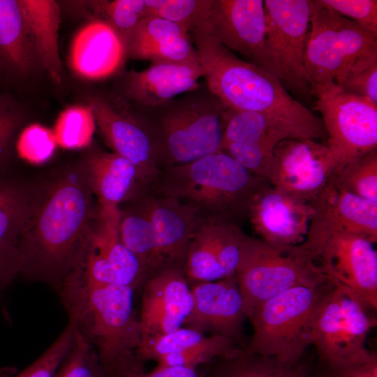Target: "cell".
<instances>
[{
	"label": "cell",
	"mask_w": 377,
	"mask_h": 377,
	"mask_svg": "<svg viewBox=\"0 0 377 377\" xmlns=\"http://www.w3.org/2000/svg\"><path fill=\"white\" fill-rule=\"evenodd\" d=\"M80 160L31 184L28 213L18 237V276L57 292L84 262L98 208Z\"/></svg>",
	"instance_id": "6da1fadb"
},
{
	"label": "cell",
	"mask_w": 377,
	"mask_h": 377,
	"mask_svg": "<svg viewBox=\"0 0 377 377\" xmlns=\"http://www.w3.org/2000/svg\"><path fill=\"white\" fill-rule=\"evenodd\" d=\"M189 35L210 94L227 109L274 117L297 140H327L321 118L290 96L269 71L240 59L202 25Z\"/></svg>",
	"instance_id": "7a4b0ae2"
},
{
	"label": "cell",
	"mask_w": 377,
	"mask_h": 377,
	"mask_svg": "<svg viewBox=\"0 0 377 377\" xmlns=\"http://www.w3.org/2000/svg\"><path fill=\"white\" fill-rule=\"evenodd\" d=\"M135 290L124 286H96L69 276L58 292L69 321L96 350L107 377L144 371L137 357L141 345Z\"/></svg>",
	"instance_id": "3957f363"
},
{
	"label": "cell",
	"mask_w": 377,
	"mask_h": 377,
	"mask_svg": "<svg viewBox=\"0 0 377 377\" xmlns=\"http://www.w3.org/2000/svg\"><path fill=\"white\" fill-rule=\"evenodd\" d=\"M154 193L173 198L202 219L237 224L247 217L254 198L271 184L247 171L223 151L161 170Z\"/></svg>",
	"instance_id": "277c9868"
},
{
	"label": "cell",
	"mask_w": 377,
	"mask_h": 377,
	"mask_svg": "<svg viewBox=\"0 0 377 377\" xmlns=\"http://www.w3.org/2000/svg\"><path fill=\"white\" fill-rule=\"evenodd\" d=\"M235 276L247 318L260 304L290 288L329 281L302 244L276 246L246 234Z\"/></svg>",
	"instance_id": "5b68a950"
},
{
	"label": "cell",
	"mask_w": 377,
	"mask_h": 377,
	"mask_svg": "<svg viewBox=\"0 0 377 377\" xmlns=\"http://www.w3.org/2000/svg\"><path fill=\"white\" fill-rule=\"evenodd\" d=\"M310 27L304 64L311 88L377 61V34L309 0Z\"/></svg>",
	"instance_id": "8992f818"
},
{
	"label": "cell",
	"mask_w": 377,
	"mask_h": 377,
	"mask_svg": "<svg viewBox=\"0 0 377 377\" xmlns=\"http://www.w3.org/2000/svg\"><path fill=\"white\" fill-rule=\"evenodd\" d=\"M332 283L290 288L260 304L249 319L253 334L244 350L294 363L310 344L311 323Z\"/></svg>",
	"instance_id": "52a82bcc"
},
{
	"label": "cell",
	"mask_w": 377,
	"mask_h": 377,
	"mask_svg": "<svg viewBox=\"0 0 377 377\" xmlns=\"http://www.w3.org/2000/svg\"><path fill=\"white\" fill-rule=\"evenodd\" d=\"M226 110L212 94L193 97L174 104L156 124L145 125L158 167L162 170L221 150Z\"/></svg>",
	"instance_id": "ba28073f"
},
{
	"label": "cell",
	"mask_w": 377,
	"mask_h": 377,
	"mask_svg": "<svg viewBox=\"0 0 377 377\" xmlns=\"http://www.w3.org/2000/svg\"><path fill=\"white\" fill-rule=\"evenodd\" d=\"M370 309L353 292L332 283L311 327L310 344L316 348L320 368L356 360L369 354L366 339L376 325V318L368 313Z\"/></svg>",
	"instance_id": "9c48e42d"
},
{
	"label": "cell",
	"mask_w": 377,
	"mask_h": 377,
	"mask_svg": "<svg viewBox=\"0 0 377 377\" xmlns=\"http://www.w3.org/2000/svg\"><path fill=\"white\" fill-rule=\"evenodd\" d=\"M264 68L288 91L313 96L304 56L310 27L309 0H265Z\"/></svg>",
	"instance_id": "30bf717a"
},
{
	"label": "cell",
	"mask_w": 377,
	"mask_h": 377,
	"mask_svg": "<svg viewBox=\"0 0 377 377\" xmlns=\"http://www.w3.org/2000/svg\"><path fill=\"white\" fill-rule=\"evenodd\" d=\"M312 91L338 168L377 149L376 105L334 82L314 85Z\"/></svg>",
	"instance_id": "8fae6325"
},
{
	"label": "cell",
	"mask_w": 377,
	"mask_h": 377,
	"mask_svg": "<svg viewBox=\"0 0 377 377\" xmlns=\"http://www.w3.org/2000/svg\"><path fill=\"white\" fill-rule=\"evenodd\" d=\"M303 246L328 280L353 292L373 311L377 309V252L374 243L353 234L309 235Z\"/></svg>",
	"instance_id": "7c38bea8"
},
{
	"label": "cell",
	"mask_w": 377,
	"mask_h": 377,
	"mask_svg": "<svg viewBox=\"0 0 377 377\" xmlns=\"http://www.w3.org/2000/svg\"><path fill=\"white\" fill-rule=\"evenodd\" d=\"M269 182L275 188L312 203L338 168L326 142L286 139L274 150Z\"/></svg>",
	"instance_id": "4fadbf2b"
},
{
	"label": "cell",
	"mask_w": 377,
	"mask_h": 377,
	"mask_svg": "<svg viewBox=\"0 0 377 377\" xmlns=\"http://www.w3.org/2000/svg\"><path fill=\"white\" fill-rule=\"evenodd\" d=\"M120 218L119 208L98 207L91 247L83 264L72 275L91 285L124 286L134 290L142 287L145 280L140 264L120 238Z\"/></svg>",
	"instance_id": "5bb4252c"
},
{
	"label": "cell",
	"mask_w": 377,
	"mask_h": 377,
	"mask_svg": "<svg viewBox=\"0 0 377 377\" xmlns=\"http://www.w3.org/2000/svg\"><path fill=\"white\" fill-rule=\"evenodd\" d=\"M244 235L235 223L220 219L202 220L186 252L184 272L189 284L234 276Z\"/></svg>",
	"instance_id": "9a60e30c"
},
{
	"label": "cell",
	"mask_w": 377,
	"mask_h": 377,
	"mask_svg": "<svg viewBox=\"0 0 377 377\" xmlns=\"http://www.w3.org/2000/svg\"><path fill=\"white\" fill-rule=\"evenodd\" d=\"M200 25L231 52L264 67V1L212 0L207 18Z\"/></svg>",
	"instance_id": "2e32d148"
},
{
	"label": "cell",
	"mask_w": 377,
	"mask_h": 377,
	"mask_svg": "<svg viewBox=\"0 0 377 377\" xmlns=\"http://www.w3.org/2000/svg\"><path fill=\"white\" fill-rule=\"evenodd\" d=\"M192 310L183 327L227 337L244 349V299L234 276L191 285Z\"/></svg>",
	"instance_id": "e0dca14e"
},
{
	"label": "cell",
	"mask_w": 377,
	"mask_h": 377,
	"mask_svg": "<svg viewBox=\"0 0 377 377\" xmlns=\"http://www.w3.org/2000/svg\"><path fill=\"white\" fill-rule=\"evenodd\" d=\"M192 307L191 285L182 269L165 268L149 278L142 286L139 315L142 341L183 327Z\"/></svg>",
	"instance_id": "ac0fdd59"
},
{
	"label": "cell",
	"mask_w": 377,
	"mask_h": 377,
	"mask_svg": "<svg viewBox=\"0 0 377 377\" xmlns=\"http://www.w3.org/2000/svg\"><path fill=\"white\" fill-rule=\"evenodd\" d=\"M89 105L106 145L134 165L141 186L145 191L149 190L162 171L156 164L145 125L117 111L101 98H92Z\"/></svg>",
	"instance_id": "d6986e66"
},
{
	"label": "cell",
	"mask_w": 377,
	"mask_h": 377,
	"mask_svg": "<svg viewBox=\"0 0 377 377\" xmlns=\"http://www.w3.org/2000/svg\"><path fill=\"white\" fill-rule=\"evenodd\" d=\"M314 214L313 205L272 185L252 202L247 217L258 237L276 246L302 244Z\"/></svg>",
	"instance_id": "ffe728a7"
},
{
	"label": "cell",
	"mask_w": 377,
	"mask_h": 377,
	"mask_svg": "<svg viewBox=\"0 0 377 377\" xmlns=\"http://www.w3.org/2000/svg\"><path fill=\"white\" fill-rule=\"evenodd\" d=\"M311 205L314 214L307 235L341 232L376 243L377 202L347 192L332 179Z\"/></svg>",
	"instance_id": "44dd1931"
},
{
	"label": "cell",
	"mask_w": 377,
	"mask_h": 377,
	"mask_svg": "<svg viewBox=\"0 0 377 377\" xmlns=\"http://www.w3.org/2000/svg\"><path fill=\"white\" fill-rule=\"evenodd\" d=\"M138 198L153 225L164 269L184 270L189 242L202 220L191 208L173 198L149 194L148 191Z\"/></svg>",
	"instance_id": "7402d4cb"
},
{
	"label": "cell",
	"mask_w": 377,
	"mask_h": 377,
	"mask_svg": "<svg viewBox=\"0 0 377 377\" xmlns=\"http://www.w3.org/2000/svg\"><path fill=\"white\" fill-rule=\"evenodd\" d=\"M126 57L123 38L100 19L87 23L77 32L69 53L73 70L89 80H101L114 75Z\"/></svg>",
	"instance_id": "603a6c76"
},
{
	"label": "cell",
	"mask_w": 377,
	"mask_h": 377,
	"mask_svg": "<svg viewBox=\"0 0 377 377\" xmlns=\"http://www.w3.org/2000/svg\"><path fill=\"white\" fill-rule=\"evenodd\" d=\"M81 161L100 209L118 208L120 203L145 192L134 165L117 154L92 147Z\"/></svg>",
	"instance_id": "cb8c5ba5"
},
{
	"label": "cell",
	"mask_w": 377,
	"mask_h": 377,
	"mask_svg": "<svg viewBox=\"0 0 377 377\" xmlns=\"http://www.w3.org/2000/svg\"><path fill=\"white\" fill-rule=\"evenodd\" d=\"M202 77L200 63L151 64L142 71L128 73L126 93L144 105L160 106L179 94L195 91Z\"/></svg>",
	"instance_id": "d4e9b609"
},
{
	"label": "cell",
	"mask_w": 377,
	"mask_h": 377,
	"mask_svg": "<svg viewBox=\"0 0 377 377\" xmlns=\"http://www.w3.org/2000/svg\"><path fill=\"white\" fill-rule=\"evenodd\" d=\"M36 59L19 1L0 0V77H24Z\"/></svg>",
	"instance_id": "484cf974"
},
{
	"label": "cell",
	"mask_w": 377,
	"mask_h": 377,
	"mask_svg": "<svg viewBox=\"0 0 377 377\" xmlns=\"http://www.w3.org/2000/svg\"><path fill=\"white\" fill-rule=\"evenodd\" d=\"M37 57L51 78L62 80L58 45L60 10L55 1L18 0Z\"/></svg>",
	"instance_id": "4316f807"
},
{
	"label": "cell",
	"mask_w": 377,
	"mask_h": 377,
	"mask_svg": "<svg viewBox=\"0 0 377 377\" xmlns=\"http://www.w3.org/2000/svg\"><path fill=\"white\" fill-rule=\"evenodd\" d=\"M202 367L204 377H323L320 367L316 368L304 356L289 363L244 350L235 356L216 358Z\"/></svg>",
	"instance_id": "83f0119b"
},
{
	"label": "cell",
	"mask_w": 377,
	"mask_h": 377,
	"mask_svg": "<svg viewBox=\"0 0 377 377\" xmlns=\"http://www.w3.org/2000/svg\"><path fill=\"white\" fill-rule=\"evenodd\" d=\"M135 205L121 211L119 234L123 244L138 260L145 282L164 267L153 225L140 204Z\"/></svg>",
	"instance_id": "f1b7e54d"
},
{
	"label": "cell",
	"mask_w": 377,
	"mask_h": 377,
	"mask_svg": "<svg viewBox=\"0 0 377 377\" xmlns=\"http://www.w3.org/2000/svg\"><path fill=\"white\" fill-rule=\"evenodd\" d=\"M295 139L290 130L276 118L265 113L227 109L221 149L235 142H269Z\"/></svg>",
	"instance_id": "f546056e"
},
{
	"label": "cell",
	"mask_w": 377,
	"mask_h": 377,
	"mask_svg": "<svg viewBox=\"0 0 377 377\" xmlns=\"http://www.w3.org/2000/svg\"><path fill=\"white\" fill-rule=\"evenodd\" d=\"M30 195L31 184L0 174V248L16 249Z\"/></svg>",
	"instance_id": "4dcf8cb0"
},
{
	"label": "cell",
	"mask_w": 377,
	"mask_h": 377,
	"mask_svg": "<svg viewBox=\"0 0 377 377\" xmlns=\"http://www.w3.org/2000/svg\"><path fill=\"white\" fill-rule=\"evenodd\" d=\"M243 350L242 348L227 337L210 335L195 346L163 356L156 361V367L178 366L196 369L216 358L235 356Z\"/></svg>",
	"instance_id": "1f68e13d"
},
{
	"label": "cell",
	"mask_w": 377,
	"mask_h": 377,
	"mask_svg": "<svg viewBox=\"0 0 377 377\" xmlns=\"http://www.w3.org/2000/svg\"><path fill=\"white\" fill-rule=\"evenodd\" d=\"M332 180L347 192L377 202V149L338 168Z\"/></svg>",
	"instance_id": "d6a6232c"
},
{
	"label": "cell",
	"mask_w": 377,
	"mask_h": 377,
	"mask_svg": "<svg viewBox=\"0 0 377 377\" xmlns=\"http://www.w3.org/2000/svg\"><path fill=\"white\" fill-rule=\"evenodd\" d=\"M96 126L89 105L73 106L63 111L57 121L54 136L61 146L66 149L89 147Z\"/></svg>",
	"instance_id": "836d02e7"
},
{
	"label": "cell",
	"mask_w": 377,
	"mask_h": 377,
	"mask_svg": "<svg viewBox=\"0 0 377 377\" xmlns=\"http://www.w3.org/2000/svg\"><path fill=\"white\" fill-rule=\"evenodd\" d=\"M146 17L156 16L190 31L206 20L212 0H145Z\"/></svg>",
	"instance_id": "e575fe53"
},
{
	"label": "cell",
	"mask_w": 377,
	"mask_h": 377,
	"mask_svg": "<svg viewBox=\"0 0 377 377\" xmlns=\"http://www.w3.org/2000/svg\"><path fill=\"white\" fill-rule=\"evenodd\" d=\"M75 335V327L69 321L54 343L36 360L15 377H54L73 343ZM16 373L15 367L0 369V377H12Z\"/></svg>",
	"instance_id": "d590c367"
},
{
	"label": "cell",
	"mask_w": 377,
	"mask_h": 377,
	"mask_svg": "<svg viewBox=\"0 0 377 377\" xmlns=\"http://www.w3.org/2000/svg\"><path fill=\"white\" fill-rule=\"evenodd\" d=\"M127 57L149 61L151 64L200 63L190 35L130 50L127 51Z\"/></svg>",
	"instance_id": "8d00e7d4"
},
{
	"label": "cell",
	"mask_w": 377,
	"mask_h": 377,
	"mask_svg": "<svg viewBox=\"0 0 377 377\" xmlns=\"http://www.w3.org/2000/svg\"><path fill=\"white\" fill-rule=\"evenodd\" d=\"M54 377H107L95 348L76 327L73 343Z\"/></svg>",
	"instance_id": "74e56055"
},
{
	"label": "cell",
	"mask_w": 377,
	"mask_h": 377,
	"mask_svg": "<svg viewBox=\"0 0 377 377\" xmlns=\"http://www.w3.org/2000/svg\"><path fill=\"white\" fill-rule=\"evenodd\" d=\"M276 145L269 142H235L226 145L221 150L250 173L269 181L274 165V150Z\"/></svg>",
	"instance_id": "f35d334b"
},
{
	"label": "cell",
	"mask_w": 377,
	"mask_h": 377,
	"mask_svg": "<svg viewBox=\"0 0 377 377\" xmlns=\"http://www.w3.org/2000/svg\"><path fill=\"white\" fill-rule=\"evenodd\" d=\"M102 20L113 27L124 42L140 20L146 17L145 0H114L93 1Z\"/></svg>",
	"instance_id": "ab89813d"
},
{
	"label": "cell",
	"mask_w": 377,
	"mask_h": 377,
	"mask_svg": "<svg viewBox=\"0 0 377 377\" xmlns=\"http://www.w3.org/2000/svg\"><path fill=\"white\" fill-rule=\"evenodd\" d=\"M189 35L182 26L156 17H145L125 39L127 51L145 45L167 41L182 36Z\"/></svg>",
	"instance_id": "60d3db41"
},
{
	"label": "cell",
	"mask_w": 377,
	"mask_h": 377,
	"mask_svg": "<svg viewBox=\"0 0 377 377\" xmlns=\"http://www.w3.org/2000/svg\"><path fill=\"white\" fill-rule=\"evenodd\" d=\"M56 143L53 132L43 126L32 124L20 133L17 149L24 158L32 163H40L52 156Z\"/></svg>",
	"instance_id": "b9f144b4"
},
{
	"label": "cell",
	"mask_w": 377,
	"mask_h": 377,
	"mask_svg": "<svg viewBox=\"0 0 377 377\" xmlns=\"http://www.w3.org/2000/svg\"><path fill=\"white\" fill-rule=\"evenodd\" d=\"M340 15L348 18L365 30L377 34V1L318 0Z\"/></svg>",
	"instance_id": "7bdbcfd3"
},
{
	"label": "cell",
	"mask_w": 377,
	"mask_h": 377,
	"mask_svg": "<svg viewBox=\"0 0 377 377\" xmlns=\"http://www.w3.org/2000/svg\"><path fill=\"white\" fill-rule=\"evenodd\" d=\"M22 122L19 109L8 97L0 95V174L10 160L15 137Z\"/></svg>",
	"instance_id": "ee69618b"
},
{
	"label": "cell",
	"mask_w": 377,
	"mask_h": 377,
	"mask_svg": "<svg viewBox=\"0 0 377 377\" xmlns=\"http://www.w3.org/2000/svg\"><path fill=\"white\" fill-rule=\"evenodd\" d=\"M334 83L344 91L377 105V61L364 69L344 75Z\"/></svg>",
	"instance_id": "f6af8a7d"
},
{
	"label": "cell",
	"mask_w": 377,
	"mask_h": 377,
	"mask_svg": "<svg viewBox=\"0 0 377 377\" xmlns=\"http://www.w3.org/2000/svg\"><path fill=\"white\" fill-rule=\"evenodd\" d=\"M320 369L330 377H377V355L370 351L362 358Z\"/></svg>",
	"instance_id": "bcb514c9"
},
{
	"label": "cell",
	"mask_w": 377,
	"mask_h": 377,
	"mask_svg": "<svg viewBox=\"0 0 377 377\" xmlns=\"http://www.w3.org/2000/svg\"><path fill=\"white\" fill-rule=\"evenodd\" d=\"M18 276L16 249L0 248V294Z\"/></svg>",
	"instance_id": "7dc6e473"
},
{
	"label": "cell",
	"mask_w": 377,
	"mask_h": 377,
	"mask_svg": "<svg viewBox=\"0 0 377 377\" xmlns=\"http://www.w3.org/2000/svg\"><path fill=\"white\" fill-rule=\"evenodd\" d=\"M123 377H198L196 369L186 367H154L151 371L130 372Z\"/></svg>",
	"instance_id": "c3c4849f"
},
{
	"label": "cell",
	"mask_w": 377,
	"mask_h": 377,
	"mask_svg": "<svg viewBox=\"0 0 377 377\" xmlns=\"http://www.w3.org/2000/svg\"><path fill=\"white\" fill-rule=\"evenodd\" d=\"M323 377H330V376L323 375Z\"/></svg>",
	"instance_id": "681fc988"
}]
</instances>
